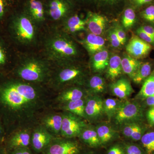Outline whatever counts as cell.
I'll return each instance as SVG.
<instances>
[{"mask_svg": "<svg viewBox=\"0 0 154 154\" xmlns=\"http://www.w3.org/2000/svg\"><path fill=\"white\" fill-rule=\"evenodd\" d=\"M45 85L0 74V119L6 137L17 130L33 128L51 106L52 96Z\"/></svg>", "mask_w": 154, "mask_h": 154, "instance_id": "1", "label": "cell"}, {"mask_svg": "<svg viewBox=\"0 0 154 154\" xmlns=\"http://www.w3.org/2000/svg\"><path fill=\"white\" fill-rule=\"evenodd\" d=\"M43 49L45 58L54 66L78 62L80 51L69 35L62 30H56L45 39Z\"/></svg>", "mask_w": 154, "mask_h": 154, "instance_id": "2", "label": "cell"}, {"mask_svg": "<svg viewBox=\"0 0 154 154\" xmlns=\"http://www.w3.org/2000/svg\"><path fill=\"white\" fill-rule=\"evenodd\" d=\"M38 26L24 11H13L3 29L12 44L28 46L36 43Z\"/></svg>", "mask_w": 154, "mask_h": 154, "instance_id": "3", "label": "cell"}, {"mask_svg": "<svg viewBox=\"0 0 154 154\" xmlns=\"http://www.w3.org/2000/svg\"><path fill=\"white\" fill-rule=\"evenodd\" d=\"M53 69L51 63L45 58L28 55L17 60L9 73L27 82L45 85Z\"/></svg>", "mask_w": 154, "mask_h": 154, "instance_id": "4", "label": "cell"}, {"mask_svg": "<svg viewBox=\"0 0 154 154\" xmlns=\"http://www.w3.org/2000/svg\"><path fill=\"white\" fill-rule=\"evenodd\" d=\"M89 76L87 68L77 62L55 66L45 86L57 93L70 86L84 87Z\"/></svg>", "mask_w": 154, "mask_h": 154, "instance_id": "5", "label": "cell"}, {"mask_svg": "<svg viewBox=\"0 0 154 154\" xmlns=\"http://www.w3.org/2000/svg\"><path fill=\"white\" fill-rule=\"evenodd\" d=\"M145 110L138 100H123L113 119L119 127L131 122H144Z\"/></svg>", "mask_w": 154, "mask_h": 154, "instance_id": "6", "label": "cell"}, {"mask_svg": "<svg viewBox=\"0 0 154 154\" xmlns=\"http://www.w3.org/2000/svg\"><path fill=\"white\" fill-rule=\"evenodd\" d=\"M62 115L61 137L67 138L79 137L88 122L78 116L67 111H61Z\"/></svg>", "mask_w": 154, "mask_h": 154, "instance_id": "7", "label": "cell"}, {"mask_svg": "<svg viewBox=\"0 0 154 154\" xmlns=\"http://www.w3.org/2000/svg\"><path fill=\"white\" fill-rule=\"evenodd\" d=\"M46 16L53 22H62L72 14L70 0H48L45 4Z\"/></svg>", "mask_w": 154, "mask_h": 154, "instance_id": "8", "label": "cell"}, {"mask_svg": "<svg viewBox=\"0 0 154 154\" xmlns=\"http://www.w3.org/2000/svg\"><path fill=\"white\" fill-rule=\"evenodd\" d=\"M72 138L58 137L51 141L42 154H79L80 147Z\"/></svg>", "mask_w": 154, "mask_h": 154, "instance_id": "9", "label": "cell"}, {"mask_svg": "<svg viewBox=\"0 0 154 154\" xmlns=\"http://www.w3.org/2000/svg\"><path fill=\"white\" fill-rule=\"evenodd\" d=\"M0 29V74L8 73L13 69L14 60L12 43Z\"/></svg>", "mask_w": 154, "mask_h": 154, "instance_id": "10", "label": "cell"}, {"mask_svg": "<svg viewBox=\"0 0 154 154\" xmlns=\"http://www.w3.org/2000/svg\"><path fill=\"white\" fill-rule=\"evenodd\" d=\"M104 99L101 96L89 95L86 98L85 114L89 123L99 121L105 115L103 109Z\"/></svg>", "mask_w": 154, "mask_h": 154, "instance_id": "11", "label": "cell"}, {"mask_svg": "<svg viewBox=\"0 0 154 154\" xmlns=\"http://www.w3.org/2000/svg\"><path fill=\"white\" fill-rule=\"evenodd\" d=\"M52 99L51 106L84 99L89 94L84 86H72L63 89Z\"/></svg>", "mask_w": 154, "mask_h": 154, "instance_id": "12", "label": "cell"}, {"mask_svg": "<svg viewBox=\"0 0 154 154\" xmlns=\"http://www.w3.org/2000/svg\"><path fill=\"white\" fill-rule=\"evenodd\" d=\"M33 128L17 130L6 137V149L12 150L20 148L29 147L30 146Z\"/></svg>", "mask_w": 154, "mask_h": 154, "instance_id": "13", "label": "cell"}, {"mask_svg": "<svg viewBox=\"0 0 154 154\" xmlns=\"http://www.w3.org/2000/svg\"><path fill=\"white\" fill-rule=\"evenodd\" d=\"M39 124L33 128L30 146L35 152L42 153L55 137Z\"/></svg>", "mask_w": 154, "mask_h": 154, "instance_id": "14", "label": "cell"}, {"mask_svg": "<svg viewBox=\"0 0 154 154\" xmlns=\"http://www.w3.org/2000/svg\"><path fill=\"white\" fill-rule=\"evenodd\" d=\"M62 123L61 112H48L47 110L40 116L38 122V124L42 125L55 137H61Z\"/></svg>", "mask_w": 154, "mask_h": 154, "instance_id": "15", "label": "cell"}, {"mask_svg": "<svg viewBox=\"0 0 154 154\" xmlns=\"http://www.w3.org/2000/svg\"><path fill=\"white\" fill-rule=\"evenodd\" d=\"M23 11L38 26L43 24L46 20L45 4L41 0H27Z\"/></svg>", "mask_w": 154, "mask_h": 154, "instance_id": "16", "label": "cell"}, {"mask_svg": "<svg viewBox=\"0 0 154 154\" xmlns=\"http://www.w3.org/2000/svg\"><path fill=\"white\" fill-rule=\"evenodd\" d=\"M152 48L150 44L144 41L138 36L134 35L128 43L126 50L128 54L138 60L148 55Z\"/></svg>", "mask_w": 154, "mask_h": 154, "instance_id": "17", "label": "cell"}, {"mask_svg": "<svg viewBox=\"0 0 154 154\" xmlns=\"http://www.w3.org/2000/svg\"><path fill=\"white\" fill-rule=\"evenodd\" d=\"M61 22V30L69 35L85 31L87 27V19H82L76 14H71Z\"/></svg>", "mask_w": 154, "mask_h": 154, "instance_id": "18", "label": "cell"}, {"mask_svg": "<svg viewBox=\"0 0 154 154\" xmlns=\"http://www.w3.org/2000/svg\"><path fill=\"white\" fill-rule=\"evenodd\" d=\"M111 94L121 100H126L134 92L131 83L128 80L122 78L110 85Z\"/></svg>", "mask_w": 154, "mask_h": 154, "instance_id": "19", "label": "cell"}, {"mask_svg": "<svg viewBox=\"0 0 154 154\" xmlns=\"http://www.w3.org/2000/svg\"><path fill=\"white\" fill-rule=\"evenodd\" d=\"M121 127L122 134L134 141L140 140L142 137L148 129L144 122H134L125 124Z\"/></svg>", "mask_w": 154, "mask_h": 154, "instance_id": "20", "label": "cell"}, {"mask_svg": "<svg viewBox=\"0 0 154 154\" xmlns=\"http://www.w3.org/2000/svg\"><path fill=\"white\" fill-rule=\"evenodd\" d=\"M84 87L89 95L101 96L107 90L105 80L99 74L89 76Z\"/></svg>", "mask_w": 154, "mask_h": 154, "instance_id": "21", "label": "cell"}, {"mask_svg": "<svg viewBox=\"0 0 154 154\" xmlns=\"http://www.w3.org/2000/svg\"><path fill=\"white\" fill-rule=\"evenodd\" d=\"M80 42L91 56L105 48L104 38L100 35L91 33H88Z\"/></svg>", "mask_w": 154, "mask_h": 154, "instance_id": "22", "label": "cell"}, {"mask_svg": "<svg viewBox=\"0 0 154 154\" xmlns=\"http://www.w3.org/2000/svg\"><path fill=\"white\" fill-rule=\"evenodd\" d=\"M86 19L87 27L90 33L100 36L104 33L107 20L103 15L96 13H89Z\"/></svg>", "mask_w": 154, "mask_h": 154, "instance_id": "23", "label": "cell"}, {"mask_svg": "<svg viewBox=\"0 0 154 154\" xmlns=\"http://www.w3.org/2000/svg\"><path fill=\"white\" fill-rule=\"evenodd\" d=\"M91 56L90 66L94 72L101 73L107 70L110 59L107 50L104 48Z\"/></svg>", "mask_w": 154, "mask_h": 154, "instance_id": "24", "label": "cell"}, {"mask_svg": "<svg viewBox=\"0 0 154 154\" xmlns=\"http://www.w3.org/2000/svg\"><path fill=\"white\" fill-rule=\"evenodd\" d=\"M86 98L55 105L54 108L58 110L70 112L86 120L85 114Z\"/></svg>", "mask_w": 154, "mask_h": 154, "instance_id": "25", "label": "cell"}, {"mask_svg": "<svg viewBox=\"0 0 154 154\" xmlns=\"http://www.w3.org/2000/svg\"><path fill=\"white\" fill-rule=\"evenodd\" d=\"M78 137L83 143L92 147H97L102 145L96 127L90 123H88L83 128Z\"/></svg>", "mask_w": 154, "mask_h": 154, "instance_id": "26", "label": "cell"}, {"mask_svg": "<svg viewBox=\"0 0 154 154\" xmlns=\"http://www.w3.org/2000/svg\"><path fill=\"white\" fill-rule=\"evenodd\" d=\"M95 127L102 145L108 143L117 136L116 130L109 123L102 122Z\"/></svg>", "mask_w": 154, "mask_h": 154, "instance_id": "27", "label": "cell"}, {"mask_svg": "<svg viewBox=\"0 0 154 154\" xmlns=\"http://www.w3.org/2000/svg\"><path fill=\"white\" fill-rule=\"evenodd\" d=\"M121 60L122 58L116 54L110 56L106 72L107 78L109 80L115 81L122 74Z\"/></svg>", "mask_w": 154, "mask_h": 154, "instance_id": "28", "label": "cell"}, {"mask_svg": "<svg viewBox=\"0 0 154 154\" xmlns=\"http://www.w3.org/2000/svg\"><path fill=\"white\" fill-rule=\"evenodd\" d=\"M141 62L128 54H124L121 60L122 72L132 79Z\"/></svg>", "mask_w": 154, "mask_h": 154, "instance_id": "29", "label": "cell"}, {"mask_svg": "<svg viewBox=\"0 0 154 154\" xmlns=\"http://www.w3.org/2000/svg\"><path fill=\"white\" fill-rule=\"evenodd\" d=\"M123 100L118 98H109L104 99L103 109L108 121L113 119Z\"/></svg>", "mask_w": 154, "mask_h": 154, "instance_id": "30", "label": "cell"}, {"mask_svg": "<svg viewBox=\"0 0 154 154\" xmlns=\"http://www.w3.org/2000/svg\"><path fill=\"white\" fill-rule=\"evenodd\" d=\"M154 95V71L143 82L142 87L136 96V100L141 101L149 96Z\"/></svg>", "mask_w": 154, "mask_h": 154, "instance_id": "31", "label": "cell"}, {"mask_svg": "<svg viewBox=\"0 0 154 154\" xmlns=\"http://www.w3.org/2000/svg\"><path fill=\"white\" fill-rule=\"evenodd\" d=\"M152 65L151 63H142L138 69L134 76L131 79L136 84H140L148 78L152 74Z\"/></svg>", "mask_w": 154, "mask_h": 154, "instance_id": "32", "label": "cell"}, {"mask_svg": "<svg viewBox=\"0 0 154 154\" xmlns=\"http://www.w3.org/2000/svg\"><path fill=\"white\" fill-rule=\"evenodd\" d=\"M13 0H0V29L4 26L12 11Z\"/></svg>", "mask_w": 154, "mask_h": 154, "instance_id": "33", "label": "cell"}, {"mask_svg": "<svg viewBox=\"0 0 154 154\" xmlns=\"http://www.w3.org/2000/svg\"><path fill=\"white\" fill-rule=\"evenodd\" d=\"M143 148L147 154L154 152V131H146L140 139Z\"/></svg>", "mask_w": 154, "mask_h": 154, "instance_id": "34", "label": "cell"}, {"mask_svg": "<svg viewBox=\"0 0 154 154\" xmlns=\"http://www.w3.org/2000/svg\"><path fill=\"white\" fill-rule=\"evenodd\" d=\"M136 14L134 10L131 8L125 9L122 15V22L125 29H129L132 27L136 22Z\"/></svg>", "mask_w": 154, "mask_h": 154, "instance_id": "35", "label": "cell"}, {"mask_svg": "<svg viewBox=\"0 0 154 154\" xmlns=\"http://www.w3.org/2000/svg\"><path fill=\"white\" fill-rule=\"evenodd\" d=\"M107 37L110 45L113 48H119L122 45L114 28L109 30Z\"/></svg>", "mask_w": 154, "mask_h": 154, "instance_id": "36", "label": "cell"}, {"mask_svg": "<svg viewBox=\"0 0 154 154\" xmlns=\"http://www.w3.org/2000/svg\"><path fill=\"white\" fill-rule=\"evenodd\" d=\"M141 16L147 22L154 24V5L149 6L141 13Z\"/></svg>", "mask_w": 154, "mask_h": 154, "instance_id": "37", "label": "cell"}, {"mask_svg": "<svg viewBox=\"0 0 154 154\" xmlns=\"http://www.w3.org/2000/svg\"><path fill=\"white\" fill-rule=\"evenodd\" d=\"M99 5L106 8H113L120 5L123 0H96Z\"/></svg>", "mask_w": 154, "mask_h": 154, "instance_id": "38", "label": "cell"}, {"mask_svg": "<svg viewBox=\"0 0 154 154\" xmlns=\"http://www.w3.org/2000/svg\"><path fill=\"white\" fill-rule=\"evenodd\" d=\"M125 154H147L143 148L136 145L127 146L125 149Z\"/></svg>", "mask_w": 154, "mask_h": 154, "instance_id": "39", "label": "cell"}, {"mask_svg": "<svg viewBox=\"0 0 154 154\" xmlns=\"http://www.w3.org/2000/svg\"><path fill=\"white\" fill-rule=\"evenodd\" d=\"M138 36L144 41L149 44L154 45V37H153L142 30L140 28L137 30Z\"/></svg>", "mask_w": 154, "mask_h": 154, "instance_id": "40", "label": "cell"}, {"mask_svg": "<svg viewBox=\"0 0 154 154\" xmlns=\"http://www.w3.org/2000/svg\"><path fill=\"white\" fill-rule=\"evenodd\" d=\"M117 36L122 45L125 44L126 41V34L123 28L119 25L116 26L114 28Z\"/></svg>", "mask_w": 154, "mask_h": 154, "instance_id": "41", "label": "cell"}, {"mask_svg": "<svg viewBox=\"0 0 154 154\" xmlns=\"http://www.w3.org/2000/svg\"><path fill=\"white\" fill-rule=\"evenodd\" d=\"M145 109L154 107V95L149 96L141 101H140Z\"/></svg>", "mask_w": 154, "mask_h": 154, "instance_id": "42", "label": "cell"}, {"mask_svg": "<svg viewBox=\"0 0 154 154\" xmlns=\"http://www.w3.org/2000/svg\"><path fill=\"white\" fill-rule=\"evenodd\" d=\"M8 154H34L29 147L16 149L9 151H8Z\"/></svg>", "mask_w": 154, "mask_h": 154, "instance_id": "43", "label": "cell"}, {"mask_svg": "<svg viewBox=\"0 0 154 154\" xmlns=\"http://www.w3.org/2000/svg\"><path fill=\"white\" fill-rule=\"evenodd\" d=\"M145 116L149 124L154 127V107L148 109L146 112Z\"/></svg>", "mask_w": 154, "mask_h": 154, "instance_id": "44", "label": "cell"}, {"mask_svg": "<svg viewBox=\"0 0 154 154\" xmlns=\"http://www.w3.org/2000/svg\"><path fill=\"white\" fill-rule=\"evenodd\" d=\"M107 154H125V150L121 146L116 145L110 148Z\"/></svg>", "mask_w": 154, "mask_h": 154, "instance_id": "45", "label": "cell"}, {"mask_svg": "<svg viewBox=\"0 0 154 154\" xmlns=\"http://www.w3.org/2000/svg\"><path fill=\"white\" fill-rule=\"evenodd\" d=\"M140 28L146 33L154 37V27L150 25H144Z\"/></svg>", "mask_w": 154, "mask_h": 154, "instance_id": "46", "label": "cell"}, {"mask_svg": "<svg viewBox=\"0 0 154 154\" xmlns=\"http://www.w3.org/2000/svg\"><path fill=\"white\" fill-rule=\"evenodd\" d=\"M131 2L136 7H140L150 3L153 0H131Z\"/></svg>", "mask_w": 154, "mask_h": 154, "instance_id": "47", "label": "cell"}, {"mask_svg": "<svg viewBox=\"0 0 154 154\" xmlns=\"http://www.w3.org/2000/svg\"><path fill=\"white\" fill-rule=\"evenodd\" d=\"M6 137V133L5 127L0 119V143L5 140Z\"/></svg>", "mask_w": 154, "mask_h": 154, "instance_id": "48", "label": "cell"}, {"mask_svg": "<svg viewBox=\"0 0 154 154\" xmlns=\"http://www.w3.org/2000/svg\"><path fill=\"white\" fill-rule=\"evenodd\" d=\"M0 154H8V151L5 148L0 147Z\"/></svg>", "mask_w": 154, "mask_h": 154, "instance_id": "49", "label": "cell"}, {"mask_svg": "<svg viewBox=\"0 0 154 154\" xmlns=\"http://www.w3.org/2000/svg\"><path fill=\"white\" fill-rule=\"evenodd\" d=\"M78 1H80V2H86L89 1V0H78Z\"/></svg>", "mask_w": 154, "mask_h": 154, "instance_id": "50", "label": "cell"}, {"mask_svg": "<svg viewBox=\"0 0 154 154\" xmlns=\"http://www.w3.org/2000/svg\"><path fill=\"white\" fill-rule=\"evenodd\" d=\"M152 154H154V152H153V153H152Z\"/></svg>", "mask_w": 154, "mask_h": 154, "instance_id": "51", "label": "cell"}]
</instances>
